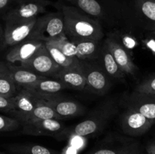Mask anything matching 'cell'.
Returning a JSON list of instances; mask_svg holds the SVG:
<instances>
[{
  "instance_id": "1",
  "label": "cell",
  "mask_w": 155,
  "mask_h": 154,
  "mask_svg": "<svg viewBox=\"0 0 155 154\" xmlns=\"http://www.w3.org/2000/svg\"><path fill=\"white\" fill-rule=\"evenodd\" d=\"M56 8L63 14L65 34L70 39H93L102 40V27L98 19L92 18L76 6L58 2Z\"/></svg>"
},
{
  "instance_id": "2",
  "label": "cell",
  "mask_w": 155,
  "mask_h": 154,
  "mask_svg": "<svg viewBox=\"0 0 155 154\" xmlns=\"http://www.w3.org/2000/svg\"><path fill=\"white\" fill-rule=\"evenodd\" d=\"M118 111L117 102L108 99L101 103L91 114L77 125L66 128L64 135L88 137L101 132L110 122Z\"/></svg>"
},
{
  "instance_id": "3",
  "label": "cell",
  "mask_w": 155,
  "mask_h": 154,
  "mask_svg": "<svg viewBox=\"0 0 155 154\" xmlns=\"http://www.w3.org/2000/svg\"><path fill=\"white\" fill-rule=\"evenodd\" d=\"M80 66L86 79L84 91L99 96L105 95L111 87L112 80L103 69L98 59L80 60Z\"/></svg>"
},
{
  "instance_id": "4",
  "label": "cell",
  "mask_w": 155,
  "mask_h": 154,
  "mask_svg": "<svg viewBox=\"0 0 155 154\" xmlns=\"http://www.w3.org/2000/svg\"><path fill=\"white\" fill-rule=\"evenodd\" d=\"M64 35L66 34L63 14L58 10L56 12H50L38 17L34 30L30 36L45 42Z\"/></svg>"
},
{
  "instance_id": "5",
  "label": "cell",
  "mask_w": 155,
  "mask_h": 154,
  "mask_svg": "<svg viewBox=\"0 0 155 154\" xmlns=\"http://www.w3.org/2000/svg\"><path fill=\"white\" fill-rule=\"evenodd\" d=\"M51 5L54 4L49 0H20L5 14L2 18L5 23H9L38 18Z\"/></svg>"
},
{
  "instance_id": "6",
  "label": "cell",
  "mask_w": 155,
  "mask_h": 154,
  "mask_svg": "<svg viewBox=\"0 0 155 154\" xmlns=\"http://www.w3.org/2000/svg\"><path fill=\"white\" fill-rule=\"evenodd\" d=\"M21 66L37 75L53 79L61 68L53 60L45 44Z\"/></svg>"
},
{
  "instance_id": "7",
  "label": "cell",
  "mask_w": 155,
  "mask_h": 154,
  "mask_svg": "<svg viewBox=\"0 0 155 154\" xmlns=\"http://www.w3.org/2000/svg\"><path fill=\"white\" fill-rule=\"evenodd\" d=\"M154 123L134 109L127 107L123 113L120 125L124 133L132 137H138L146 133Z\"/></svg>"
},
{
  "instance_id": "8",
  "label": "cell",
  "mask_w": 155,
  "mask_h": 154,
  "mask_svg": "<svg viewBox=\"0 0 155 154\" xmlns=\"http://www.w3.org/2000/svg\"><path fill=\"white\" fill-rule=\"evenodd\" d=\"M39 101V98L30 91L26 88L20 89L14 97V107L8 114L20 121L21 124L24 123L28 120Z\"/></svg>"
},
{
  "instance_id": "9",
  "label": "cell",
  "mask_w": 155,
  "mask_h": 154,
  "mask_svg": "<svg viewBox=\"0 0 155 154\" xmlns=\"http://www.w3.org/2000/svg\"><path fill=\"white\" fill-rule=\"evenodd\" d=\"M22 133L27 135L61 137L66 129L64 124L58 119H42L21 124Z\"/></svg>"
},
{
  "instance_id": "10",
  "label": "cell",
  "mask_w": 155,
  "mask_h": 154,
  "mask_svg": "<svg viewBox=\"0 0 155 154\" xmlns=\"http://www.w3.org/2000/svg\"><path fill=\"white\" fill-rule=\"evenodd\" d=\"M54 110L58 120L69 119L83 114L86 110L80 102L62 98L59 95L44 99Z\"/></svg>"
},
{
  "instance_id": "11",
  "label": "cell",
  "mask_w": 155,
  "mask_h": 154,
  "mask_svg": "<svg viewBox=\"0 0 155 154\" xmlns=\"http://www.w3.org/2000/svg\"><path fill=\"white\" fill-rule=\"evenodd\" d=\"M37 18L27 21L5 23V37L8 47H12L30 36L34 30Z\"/></svg>"
},
{
  "instance_id": "12",
  "label": "cell",
  "mask_w": 155,
  "mask_h": 154,
  "mask_svg": "<svg viewBox=\"0 0 155 154\" xmlns=\"http://www.w3.org/2000/svg\"><path fill=\"white\" fill-rule=\"evenodd\" d=\"M43 44V41L39 38L30 36L25 40L11 47L10 50L6 54V60L8 63L12 64L17 62H19L20 64H21L31 57Z\"/></svg>"
},
{
  "instance_id": "13",
  "label": "cell",
  "mask_w": 155,
  "mask_h": 154,
  "mask_svg": "<svg viewBox=\"0 0 155 154\" xmlns=\"http://www.w3.org/2000/svg\"><path fill=\"white\" fill-rule=\"evenodd\" d=\"M104 42L126 75H134L137 72L138 68L125 47L113 36L107 38Z\"/></svg>"
},
{
  "instance_id": "14",
  "label": "cell",
  "mask_w": 155,
  "mask_h": 154,
  "mask_svg": "<svg viewBox=\"0 0 155 154\" xmlns=\"http://www.w3.org/2000/svg\"><path fill=\"white\" fill-rule=\"evenodd\" d=\"M127 107L134 109L155 122V95L133 91L127 99Z\"/></svg>"
},
{
  "instance_id": "15",
  "label": "cell",
  "mask_w": 155,
  "mask_h": 154,
  "mask_svg": "<svg viewBox=\"0 0 155 154\" xmlns=\"http://www.w3.org/2000/svg\"><path fill=\"white\" fill-rule=\"evenodd\" d=\"M54 79H58L67 88L76 91H84L86 79L80 64L73 67H61Z\"/></svg>"
},
{
  "instance_id": "16",
  "label": "cell",
  "mask_w": 155,
  "mask_h": 154,
  "mask_svg": "<svg viewBox=\"0 0 155 154\" xmlns=\"http://www.w3.org/2000/svg\"><path fill=\"white\" fill-rule=\"evenodd\" d=\"M66 88V86L58 79L48 77H43L36 83L26 88L39 99H46L57 95L59 92Z\"/></svg>"
},
{
  "instance_id": "17",
  "label": "cell",
  "mask_w": 155,
  "mask_h": 154,
  "mask_svg": "<svg viewBox=\"0 0 155 154\" xmlns=\"http://www.w3.org/2000/svg\"><path fill=\"white\" fill-rule=\"evenodd\" d=\"M98 60L103 69L105 71L107 75L110 77L112 81H122L125 79L126 73L120 67L104 42H103L102 48Z\"/></svg>"
},
{
  "instance_id": "18",
  "label": "cell",
  "mask_w": 155,
  "mask_h": 154,
  "mask_svg": "<svg viewBox=\"0 0 155 154\" xmlns=\"http://www.w3.org/2000/svg\"><path fill=\"white\" fill-rule=\"evenodd\" d=\"M71 40L77 46L79 60H92L98 59L103 45L101 40L93 39H74Z\"/></svg>"
},
{
  "instance_id": "19",
  "label": "cell",
  "mask_w": 155,
  "mask_h": 154,
  "mask_svg": "<svg viewBox=\"0 0 155 154\" xmlns=\"http://www.w3.org/2000/svg\"><path fill=\"white\" fill-rule=\"evenodd\" d=\"M139 142L132 140H123L114 144L101 146L87 154H139Z\"/></svg>"
},
{
  "instance_id": "20",
  "label": "cell",
  "mask_w": 155,
  "mask_h": 154,
  "mask_svg": "<svg viewBox=\"0 0 155 154\" xmlns=\"http://www.w3.org/2000/svg\"><path fill=\"white\" fill-rule=\"evenodd\" d=\"M8 66L19 90L29 87L45 77L37 75L29 69L23 67L21 65L17 66V65L8 63Z\"/></svg>"
},
{
  "instance_id": "21",
  "label": "cell",
  "mask_w": 155,
  "mask_h": 154,
  "mask_svg": "<svg viewBox=\"0 0 155 154\" xmlns=\"http://www.w3.org/2000/svg\"><path fill=\"white\" fill-rule=\"evenodd\" d=\"M138 15L151 33H155V0H134Z\"/></svg>"
},
{
  "instance_id": "22",
  "label": "cell",
  "mask_w": 155,
  "mask_h": 154,
  "mask_svg": "<svg viewBox=\"0 0 155 154\" xmlns=\"http://www.w3.org/2000/svg\"><path fill=\"white\" fill-rule=\"evenodd\" d=\"M5 148L12 154H59L57 151L36 143H12Z\"/></svg>"
},
{
  "instance_id": "23",
  "label": "cell",
  "mask_w": 155,
  "mask_h": 154,
  "mask_svg": "<svg viewBox=\"0 0 155 154\" xmlns=\"http://www.w3.org/2000/svg\"><path fill=\"white\" fill-rule=\"evenodd\" d=\"M48 52L51 54L53 60L61 66V67H73L80 64V60L77 57H70L64 54L59 48L54 46L48 42H44Z\"/></svg>"
},
{
  "instance_id": "24",
  "label": "cell",
  "mask_w": 155,
  "mask_h": 154,
  "mask_svg": "<svg viewBox=\"0 0 155 154\" xmlns=\"http://www.w3.org/2000/svg\"><path fill=\"white\" fill-rule=\"evenodd\" d=\"M74 6L95 19L103 18L105 15L104 8L98 0H75Z\"/></svg>"
},
{
  "instance_id": "25",
  "label": "cell",
  "mask_w": 155,
  "mask_h": 154,
  "mask_svg": "<svg viewBox=\"0 0 155 154\" xmlns=\"http://www.w3.org/2000/svg\"><path fill=\"white\" fill-rule=\"evenodd\" d=\"M42 119H57V116L54 110L45 100L39 99L37 105L26 122L42 120Z\"/></svg>"
},
{
  "instance_id": "26",
  "label": "cell",
  "mask_w": 155,
  "mask_h": 154,
  "mask_svg": "<svg viewBox=\"0 0 155 154\" xmlns=\"http://www.w3.org/2000/svg\"><path fill=\"white\" fill-rule=\"evenodd\" d=\"M45 42H48L54 45V46L59 48L64 54H66L68 57H77V46L74 42L68 39L66 35L62 36H58V37L49 39V40L45 41Z\"/></svg>"
},
{
  "instance_id": "27",
  "label": "cell",
  "mask_w": 155,
  "mask_h": 154,
  "mask_svg": "<svg viewBox=\"0 0 155 154\" xmlns=\"http://www.w3.org/2000/svg\"><path fill=\"white\" fill-rule=\"evenodd\" d=\"M18 89L11 72L0 76V95L5 98H14Z\"/></svg>"
},
{
  "instance_id": "28",
  "label": "cell",
  "mask_w": 155,
  "mask_h": 154,
  "mask_svg": "<svg viewBox=\"0 0 155 154\" xmlns=\"http://www.w3.org/2000/svg\"><path fill=\"white\" fill-rule=\"evenodd\" d=\"M21 125L18 119L0 114V134L15 131Z\"/></svg>"
},
{
  "instance_id": "29",
  "label": "cell",
  "mask_w": 155,
  "mask_h": 154,
  "mask_svg": "<svg viewBox=\"0 0 155 154\" xmlns=\"http://www.w3.org/2000/svg\"><path fill=\"white\" fill-rule=\"evenodd\" d=\"M134 91L155 95V75L139 83L136 87Z\"/></svg>"
},
{
  "instance_id": "30",
  "label": "cell",
  "mask_w": 155,
  "mask_h": 154,
  "mask_svg": "<svg viewBox=\"0 0 155 154\" xmlns=\"http://www.w3.org/2000/svg\"><path fill=\"white\" fill-rule=\"evenodd\" d=\"M14 107V98H5L0 95V112L8 113Z\"/></svg>"
},
{
  "instance_id": "31",
  "label": "cell",
  "mask_w": 155,
  "mask_h": 154,
  "mask_svg": "<svg viewBox=\"0 0 155 154\" xmlns=\"http://www.w3.org/2000/svg\"><path fill=\"white\" fill-rule=\"evenodd\" d=\"M19 1L20 0H0V11L5 14Z\"/></svg>"
},
{
  "instance_id": "32",
  "label": "cell",
  "mask_w": 155,
  "mask_h": 154,
  "mask_svg": "<svg viewBox=\"0 0 155 154\" xmlns=\"http://www.w3.org/2000/svg\"><path fill=\"white\" fill-rule=\"evenodd\" d=\"M144 43L147 48H148L155 56V33H151L150 36L144 40Z\"/></svg>"
},
{
  "instance_id": "33",
  "label": "cell",
  "mask_w": 155,
  "mask_h": 154,
  "mask_svg": "<svg viewBox=\"0 0 155 154\" xmlns=\"http://www.w3.org/2000/svg\"><path fill=\"white\" fill-rule=\"evenodd\" d=\"M5 47H8L6 45L5 37V30L2 26L0 24V53L5 48Z\"/></svg>"
},
{
  "instance_id": "34",
  "label": "cell",
  "mask_w": 155,
  "mask_h": 154,
  "mask_svg": "<svg viewBox=\"0 0 155 154\" xmlns=\"http://www.w3.org/2000/svg\"><path fill=\"white\" fill-rule=\"evenodd\" d=\"M10 72L8 69V63H5V62L0 61V76L4 74L8 73Z\"/></svg>"
},
{
  "instance_id": "35",
  "label": "cell",
  "mask_w": 155,
  "mask_h": 154,
  "mask_svg": "<svg viewBox=\"0 0 155 154\" xmlns=\"http://www.w3.org/2000/svg\"><path fill=\"white\" fill-rule=\"evenodd\" d=\"M146 151L148 153L155 154V140L148 143L146 147Z\"/></svg>"
},
{
  "instance_id": "36",
  "label": "cell",
  "mask_w": 155,
  "mask_h": 154,
  "mask_svg": "<svg viewBox=\"0 0 155 154\" xmlns=\"http://www.w3.org/2000/svg\"><path fill=\"white\" fill-rule=\"evenodd\" d=\"M65 1H67L68 2H69V3H71V4L73 5H74V2H75V0H65Z\"/></svg>"
},
{
  "instance_id": "37",
  "label": "cell",
  "mask_w": 155,
  "mask_h": 154,
  "mask_svg": "<svg viewBox=\"0 0 155 154\" xmlns=\"http://www.w3.org/2000/svg\"><path fill=\"white\" fill-rule=\"evenodd\" d=\"M5 14L2 13V12L0 11V18H3V16H4Z\"/></svg>"
},
{
  "instance_id": "38",
  "label": "cell",
  "mask_w": 155,
  "mask_h": 154,
  "mask_svg": "<svg viewBox=\"0 0 155 154\" xmlns=\"http://www.w3.org/2000/svg\"><path fill=\"white\" fill-rule=\"evenodd\" d=\"M0 154H8V153H6V152H0Z\"/></svg>"
},
{
  "instance_id": "39",
  "label": "cell",
  "mask_w": 155,
  "mask_h": 154,
  "mask_svg": "<svg viewBox=\"0 0 155 154\" xmlns=\"http://www.w3.org/2000/svg\"><path fill=\"white\" fill-rule=\"evenodd\" d=\"M147 154H151V153H148V152H147Z\"/></svg>"
}]
</instances>
